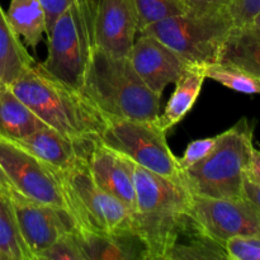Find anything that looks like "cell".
<instances>
[{"label": "cell", "instance_id": "cell-36", "mask_svg": "<svg viewBox=\"0 0 260 260\" xmlns=\"http://www.w3.org/2000/svg\"><path fill=\"white\" fill-rule=\"evenodd\" d=\"M5 86V84H4V81L2 80V78H0V89H3Z\"/></svg>", "mask_w": 260, "mask_h": 260}, {"label": "cell", "instance_id": "cell-18", "mask_svg": "<svg viewBox=\"0 0 260 260\" xmlns=\"http://www.w3.org/2000/svg\"><path fill=\"white\" fill-rule=\"evenodd\" d=\"M205 80V65L188 63L174 83V93L168 101L164 112L155 119L162 131L168 132L187 116L200 96Z\"/></svg>", "mask_w": 260, "mask_h": 260}, {"label": "cell", "instance_id": "cell-15", "mask_svg": "<svg viewBox=\"0 0 260 260\" xmlns=\"http://www.w3.org/2000/svg\"><path fill=\"white\" fill-rule=\"evenodd\" d=\"M135 164L123 155L98 141L88 160L94 182L103 190L126 206L131 213L136 207Z\"/></svg>", "mask_w": 260, "mask_h": 260}, {"label": "cell", "instance_id": "cell-32", "mask_svg": "<svg viewBox=\"0 0 260 260\" xmlns=\"http://www.w3.org/2000/svg\"><path fill=\"white\" fill-rule=\"evenodd\" d=\"M245 178L250 182L260 185V149L254 146L251 152L250 161H249L248 169H246Z\"/></svg>", "mask_w": 260, "mask_h": 260}, {"label": "cell", "instance_id": "cell-25", "mask_svg": "<svg viewBox=\"0 0 260 260\" xmlns=\"http://www.w3.org/2000/svg\"><path fill=\"white\" fill-rule=\"evenodd\" d=\"M139 33L149 25L173 15L187 13L180 0H134Z\"/></svg>", "mask_w": 260, "mask_h": 260}, {"label": "cell", "instance_id": "cell-22", "mask_svg": "<svg viewBox=\"0 0 260 260\" xmlns=\"http://www.w3.org/2000/svg\"><path fill=\"white\" fill-rule=\"evenodd\" d=\"M7 18L14 32L30 48H36L47 33L46 12L40 0H12Z\"/></svg>", "mask_w": 260, "mask_h": 260}, {"label": "cell", "instance_id": "cell-14", "mask_svg": "<svg viewBox=\"0 0 260 260\" xmlns=\"http://www.w3.org/2000/svg\"><path fill=\"white\" fill-rule=\"evenodd\" d=\"M98 141L66 136L47 126L24 139L12 142L30 152L52 172L58 173L88 162Z\"/></svg>", "mask_w": 260, "mask_h": 260}, {"label": "cell", "instance_id": "cell-6", "mask_svg": "<svg viewBox=\"0 0 260 260\" xmlns=\"http://www.w3.org/2000/svg\"><path fill=\"white\" fill-rule=\"evenodd\" d=\"M48 52L42 66L55 78L80 90L94 50L89 0H75L48 29Z\"/></svg>", "mask_w": 260, "mask_h": 260}, {"label": "cell", "instance_id": "cell-17", "mask_svg": "<svg viewBox=\"0 0 260 260\" xmlns=\"http://www.w3.org/2000/svg\"><path fill=\"white\" fill-rule=\"evenodd\" d=\"M225 259H229L225 244L216 240L207 231L203 230L193 215H190L177 234L165 258V260Z\"/></svg>", "mask_w": 260, "mask_h": 260}, {"label": "cell", "instance_id": "cell-16", "mask_svg": "<svg viewBox=\"0 0 260 260\" xmlns=\"http://www.w3.org/2000/svg\"><path fill=\"white\" fill-rule=\"evenodd\" d=\"M86 260H150L149 248L132 226L112 233L79 230Z\"/></svg>", "mask_w": 260, "mask_h": 260}, {"label": "cell", "instance_id": "cell-1", "mask_svg": "<svg viewBox=\"0 0 260 260\" xmlns=\"http://www.w3.org/2000/svg\"><path fill=\"white\" fill-rule=\"evenodd\" d=\"M10 90L48 127L75 139L99 140L107 118L80 90L51 75L41 62L28 66Z\"/></svg>", "mask_w": 260, "mask_h": 260}, {"label": "cell", "instance_id": "cell-24", "mask_svg": "<svg viewBox=\"0 0 260 260\" xmlns=\"http://www.w3.org/2000/svg\"><path fill=\"white\" fill-rule=\"evenodd\" d=\"M206 79L217 81L221 85L244 94H260V78L226 62H213L205 65Z\"/></svg>", "mask_w": 260, "mask_h": 260}, {"label": "cell", "instance_id": "cell-11", "mask_svg": "<svg viewBox=\"0 0 260 260\" xmlns=\"http://www.w3.org/2000/svg\"><path fill=\"white\" fill-rule=\"evenodd\" d=\"M20 236L35 260L58 238L78 230L66 208L46 205L17 194L10 198Z\"/></svg>", "mask_w": 260, "mask_h": 260}, {"label": "cell", "instance_id": "cell-20", "mask_svg": "<svg viewBox=\"0 0 260 260\" xmlns=\"http://www.w3.org/2000/svg\"><path fill=\"white\" fill-rule=\"evenodd\" d=\"M218 62L231 63L260 78V30L251 24L234 27Z\"/></svg>", "mask_w": 260, "mask_h": 260}, {"label": "cell", "instance_id": "cell-9", "mask_svg": "<svg viewBox=\"0 0 260 260\" xmlns=\"http://www.w3.org/2000/svg\"><path fill=\"white\" fill-rule=\"evenodd\" d=\"M0 167L20 196L36 202L66 208L56 173L27 150L3 137H0Z\"/></svg>", "mask_w": 260, "mask_h": 260}, {"label": "cell", "instance_id": "cell-26", "mask_svg": "<svg viewBox=\"0 0 260 260\" xmlns=\"http://www.w3.org/2000/svg\"><path fill=\"white\" fill-rule=\"evenodd\" d=\"M38 260H86L78 230L58 238L43 253H41Z\"/></svg>", "mask_w": 260, "mask_h": 260}, {"label": "cell", "instance_id": "cell-12", "mask_svg": "<svg viewBox=\"0 0 260 260\" xmlns=\"http://www.w3.org/2000/svg\"><path fill=\"white\" fill-rule=\"evenodd\" d=\"M94 47L113 56H128L137 30L134 0H89Z\"/></svg>", "mask_w": 260, "mask_h": 260}, {"label": "cell", "instance_id": "cell-3", "mask_svg": "<svg viewBox=\"0 0 260 260\" xmlns=\"http://www.w3.org/2000/svg\"><path fill=\"white\" fill-rule=\"evenodd\" d=\"M136 207L132 228L149 248L150 260H165L185 221L190 217L192 193L183 183L135 167Z\"/></svg>", "mask_w": 260, "mask_h": 260}, {"label": "cell", "instance_id": "cell-2", "mask_svg": "<svg viewBox=\"0 0 260 260\" xmlns=\"http://www.w3.org/2000/svg\"><path fill=\"white\" fill-rule=\"evenodd\" d=\"M81 93L107 119L155 121L161 95L154 93L135 71L128 57L94 47Z\"/></svg>", "mask_w": 260, "mask_h": 260}, {"label": "cell", "instance_id": "cell-28", "mask_svg": "<svg viewBox=\"0 0 260 260\" xmlns=\"http://www.w3.org/2000/svg\"><path fill=\"white\" fill-rule=\"evenodd\" d=\"M218 135L213 137H208V139H202V140H196L192 141L185 149L184 154L182 157H178L179 160V165L183 169V172L189 168H192L193 165L198 164L200 161H202L206 156L210 155V152L212 151L213 147L216 146V142H217Z\"/></svg>", "mask_w": 260, "mask_h": 260}, {"label": "cell", "instance_id": "cell-10", "mask_svg": "<svg viewBox=\"0 0 260 260\" xmlns=\"http://www.w3.org/2000/svg\"><path fill=\"white\" fill-rule=\"evenodd\" d=\"M190 212L203 230L223 244L236 236L260 238V208L246 197L218 200L192 194Z\"/></svg>", "mask_w": 260, "mask_h": 260}, {"label": "cell", "instance_id": "cell-29", "mask_svg": "<svg viewBox=\"0 0 260 260\" xmlns=\"http://www.w3.org/2000/svg\"><path fill=\"white\" fill-rule=\"evenodd\" d=\"M235 27L249 25L260 12V0H231L226 7Z\"/></svg>", "mask_w": 260, "mask_h": 260}, {"label": "cell", "instance_id": "cell-30", "mask_svg": "<svg viewBox=\"0 0 260 260\" xmlns=\"http://www.w3.org/2000/svg\"><path fill=\"white\" fill-rule=\"evenodd\" d=\"M187 12L207 13L222 9L229 5L231 0H180Z\"/></svg>", "mask_w": 260, "mask_h": 260}, {"label": "cell", "instance_id": "cell-7", "mask_svg": "<svg viewBox=\"0 0 260 260\" xmlns=\"http://www.w3.org/2000/svg\"><path fill=\"white\" fill-rule=\"evenodd\" d=\"M66 208L79 230L112 233L132 226V213L118 200L102 189L91 177L88 162L56 173Z\"/></svg>", "mask_w": 260, "mask_h": 260}, {"label": "cell", "instance_id": "cell-4", "mask_svg": "<svg viewBox=\"0 0 260 260\" xmlns=\"http://www.w3.org/2000/svg\"><path fill=\"white\" fill-rule=\"evenodd\" d=\"M253 149L254 129L244 117L218 135L208 156L183 172V184L194 196L218 200L244 197V180Z\"/></svg>", "mask_w": 260, "mask_h": 260}, {"label": "cell", "instance_id": "cell-33", "mask_svg": "<svg viewBox=\"0 0 260 260\" xmlns=\"http://www.w3.org/2000/svg\"><path fill=\"white\" fill-rule=\"evenodd\" d=\"M244 197L250 200L260 208V185L250 182L245 178V180H244Z\"/></svg>", "mask_w": 260, "mask_h": 260}, {"label": "cell", "instance_id": "cell-31", "mask_svg": "<svg viewBox=\"0 0 260 260\" xmlns=\"http://www.w3.org/2000/svg\"><path fill=\"white\" fill-rule=\"evenodd\" d=\"M43 9L46 12V20H47V32L52 27L53 22L57 19L58 15L69 7L73 4L75 0H40ZM47 35V33H46Z\"/></svg>", "mask_w": 260, "mask_h": 260}, {"label": "cell", "instance_id": "cell-35", "mask_svg": "<svg viewBox=\"0 0 260 260\" xmlns=\"http://www.w3.org/2000/svg\"><path fill=\"white\" fill-rule=\"evenodd\" d=\"M250 24L253 25V27H255L256 29H259V30H260V12L258 13V14L255 15V17H254V19L251 20Z\"/></svg>", "mask_w": 260, "mask_h": 260}, {"label": "cell", "instance_id": "cell-5", "mask_svg": "<svg viewBox=\"0 0 260 260\" xmlns=\"http://www.w3.org/2000/svg\"><path fill=\"white\" fill-rule=\"evenodd\" d=\"M228 9L207 13H183L164 18L140 33L161 41L189 63L218 62L223 45L233 30Z\"/></svg>", "mask_w": 260, "mask_h": 260}, {"label": "cell", "instance_id": "cell-8", "mask_svg": "<svg viewBox=\"0 0 260 260\" xmlns=\"http://www.w3.org/2000/svg\"><path fill=\"white\" fill-rule=\"evenodd\" d=\"M99 141L139 167L183 183V169L156 121L107 119Z\"/></svg>", "mask_w": 260, "mask_h": 260}, {"label": "cell", "instance_id": "cell-21", "mask_svg": "<svg viewBox=\"0 0 260 260\" xmlns=\"http://www.w3.org/2000/svg\"><path fill=\"white\" fill-rule=\"evenodd\" d=\"M33 62L35 60L14 32L0 5V78L5 85H9Z\"/></svg>", "mask_w": 260, "mask_h": 260}, {"label": "cell", "instance_id": "cell-13", "mask_svg": "<svg viewBox=\"0 0 260 260\" xmlns=\"http://www.w3.org/2000/svg\"><path fill=\"white\" fill-rule=\"evenodd\" d=\"M127 57L142 81L159 95H162L169 84L177 81L189 63L161 41L146 33H139Z\"/></svg>", "mask_w": 260, "mask_h": 260}, {"label": "cell", "instance_id": "cell-34", "mask_svg": "<svg viewBox=\"0 0 260 260\" xmlns=\"http://www.w3.org/2000/svg\"><path fill=\"white\" fill-rule=\"evenodd\" d=\"M0 192L4 193V194L8 196L9 198L19 194V193L15 190V188L13 187V184L10 183V180L8 179V177L5 175L4 170L2 169V167H0Z\"/></svg>", "mask_w": 260, "mask_h": 260}, {"label": "cell", "instance_id": "cell-23", "mask_svg": "<svg viewBox=\"0 0 260 260\" xmlns=\"http://www.w3.org/2000/svg\"><path fill=\"white\" fill-rule=\"evenodd\" d=\"M0 260H35L20 236L12 201L0 192Z\"/></svg>", "mask_w": 260, "mask_h": 260}, {"label": "cell", "instance_id": "cell-19", "mask_svg": "<svg viewBox=\"0 0 260 260\" xmlns=\"http://www.w3.org/2000/svg\"><path fill=\"white\" fill-rule=\"evenodd\" d=\"M45 127L47 124L9 86L0 89V137L18 141Z\"/></svg>", "mask_w": 260, "mask_h": 260}, {"label": "cell", "instance_id": "cell-27", "mask_svg": "<svg viewBox=\"0 0 260 260\" xmlns=\"http://www.w3.org/2000/svg\"><path fill=\"white\" fill-rule=\"evenodd\" d=\"M229 260H260V238L236 236L225 241Z\"/></svg>", "mask_w": 260, "mask_h": 260}]
</instances>
